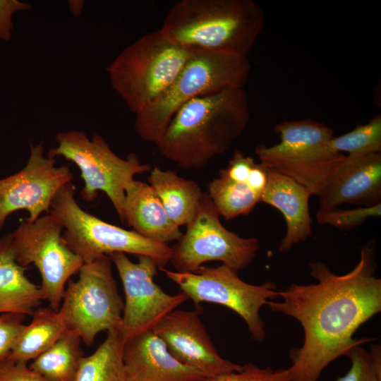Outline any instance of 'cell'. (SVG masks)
Here are the masks:
<instances>
[{"label": "cell", "instance_id": "cell-1", "mask_svg": "<svg viewBox=\"0 0 381 381\" xmlns=\"http://www.w3.org/2000/svg\"><path fill=\"white\" fill-rule=\"evenodd\" d=\"M375 258V241L371 240L361 248L358 262L346 274H336L320 261L310 262L316 283L292 284L277 291L282 301H267L272 311L294 318L303 329L302 346L289 351L291 381H318L336 358L356 345L374 340L353 339V334L381 311Z\"/></svg>", "mask_w": 381, "mask_h": 381}, {"label": "cell", "instance_id": "cell-2", "mask_svg": "<svg viewBox=\"0 0 381 381\" xmlns=\"http://www.w3.org/2000/svg\"><path fill=\"white\" fill-rule=\"evenodd\" d=\"M250 117L244 88L198 97L177 110L156 145L164 157L182 168L200 169L232 145Z\"/></svg>", "mask_w": 381, "mask_h": 381}, {"label": "cell", "instance_id": "cell-3", "mask_svg": "<svg viewBox=\"0 0 381 381\" xmlns=\"http://www.w3.org/2000/svg\"><path fill=\"white\" fill-rule=\"evenodd\" d=\"M264 22V11L253 0H180L159 31L190 52L247 57Z\"/></svg>", "mask_w": 381, "mask_h": 381}, {"label": "cell", "instance_id": "cell-4", "mask_svg": "<svg viewBox=\"0 0 381 381\" xmlns=\"http://www.w3.org/2000/svg\"><path fill=\"white\" fill-rule=\"evenodd\" d=\"M250 72L247 57L193 52L167 90L135 115L136 133L143 140L157 144L184 104L223 90L244 88Z\"/></svg>", "mask_w": 381, "mask_h": 381}, {"label": "cell", "instance_id": "cell-5", "mask_svg": "<svg viewBox=\"0 0 381 381\" xmlns=\"http://www.w3.org/2000/svg\"><path fill=\"white\" fill-rule=\"evenodd\" d=\"M193 53L167 40L159 30L148 32L107 66L109 83L136 115L167 90Z\"/></svg>", "mask_w": 381, "mask_h": 381}, {"label": "cell", "instance_id": "cell-6", "mask_svg": "<svg viewBox=\"0 0 381 381\" xmlns=\"http://www.w3.org/2000/svg\"><path fill=\"white\" fill-rule=\"evenodd\" d=\"M278 144L259 145L255 152L267 169L284 175L319 197L346 155L332 150L334 131L310 119L284 121L274 127Z\"/></svg>", "mask_w": 381, "mask_h": 381}, {"label": "cell", "instance_id": "cell-7", "mask_svg": "<svg viewBox=\"0 0 381 381\" xmlns=\"http://www.w3.org/2000/svg\"><path fill=\"white\" fill-rule=\"evenodd\" d=\"M72 182L62 186L54 196L52 214L62 225L63 237L84 263L114 253L144 255L155 261L159 268L170 262L171 248L107 223L83 210L75 198Z\"/></svg>", "mask_w": 381, "mask_h": 381}, {"label": "cell", "instance_id": "cell-8", "mask_svg": "<svg viewBox=\"0 0 381 381\" xmlns=\"http://www.w3.org/2000/svg\"><path fill=\"white\" fill-rule=\"evenodd\" d=\"M55 141L57 146L49 151L48 157H63L78 167L85 184L82 198L93 202L98 191L104 192L123 222L126 190L136 174L150 171V166L133 155L127 159L119 157L98 134L89 138L84 132L71 130L58 133Z\"/></svg>", "mask_w": 381, "mask_h": 381}, {"label": "cell", "instance_id": "cell-9", "mask_svg": "<svg viewBox=\"0 0 381 381\" xmlns=\"http://www.w3.org/2000/svg\"><path fill=\"white\" fill-rule=\"evenodd\" d=\"M111 264L108 255L84 263L78 279L67 282L59 309L66 329L87 346L101 332L120 331L121 327L124 301Z\"/></svg>", "mask_w": 381, "mask_h": 381}, {"label": "cell", "instance_id": "cell-10", "mask_svg": "<svg viewBox=\"0 0 381 381\" xmlns=\"http://www.w3.org/2000/svg\"><path fill=\"white\" fill-rule=\"evenodd\" d=\"M159 270L179 286L195 307L202 302L226 306L243 318L253 340L262 341L265 338L260 310L267 301L278 297L273 282L260 285L247 283L239 277L238 271L224 264L216 267L202 265L195 272Z\"/></svg>", "mask_w": 381, "mask_h": 381}, {"label": "cell", "instance_id": "cell-11", "mask_svg": "<svg viewBox=\"0 0 381 381\" xmlns=\"http://www.w3.org/2000/svg\"><path fill=\"white\" fill-rule=\"evenodd\" d=\"M63 230L60 222L49 213L32 222L20 219L18 227L10 233L17 262L25 267L30 265L37 267L44 298L56 311L66 284L84 264L65 241Z\"/></svg>", "mask_w": 381, "mask_h": 381}, {"label": "cell", "instance_id": "cell-12", "mask_svg": "<svg viewBox=\"0 0 381 381\" xmlns=\"http://www.w3.org/2000/svg\"><path fill=\"white\" fill-rule=\"evenodd\" d=\"M207 192L184 234L171 248L175 271L195 272L203 263L221 261L238 272L255 258L260 246L256 238H243L226 229Z\"/></svg>", "mask_w": 381, "mask_h": 381}, {"label": "cell", "instance_id": "cell-13", "mask_svg": "<svg viewBox=\"0 0 381 381\" xmlns=\"http://www.w3.org/2000/svg\"><path fill=\"white\" fill-rule=\"evenodd\" d=\"M108 256L116 268L124 290L120 329L124 341L153 330L167 315L188 300L181 291L170 295L155 283L158 266L150 257L138 255V262H133L123 253Z\"/></svg>", "mask_w": 381, "mask_h": 381}, {"label": "cell", "instance_id": "cell-14", "mask_svg": "<svg viewBox=\"0 0 381 381\" xmlns=\"http://www.w3.org/2000/svg\"><path fill=\"white\" fill-rule=\"evenodd\" d=\"M73 175L68 166L56 165V159L44 155L42 144L30 145L26 164L18 172L0 179V230L12 213L24 210L32 222L43 212L50 213L52 200Z\"/></svg>", "mask_w": 381, "mask_h": 381}, {"label": "cell", "instance_id": "cell-15", "mask_svg": "<svg viewBox=\"0 0 381 381\" xmlns=\"http://www.w3.org/2000/svg\"><path fill=\"white\" fill-rule=\"evenodd\" d=\"M179 362L201 372L206 378L238 372L243 365L222 358L212 343L198 310L176 309L152 330Z\"/></svg>", "mask_w": 381, "mask_h": 381}, {"label": "cell", "instance_id": "cell-16", "mask_svg": "<svg viewBox=\"0 0 381 381\" xmlns=\"http://www.w3.org/2000/svg\"><path fill=\"white\" fill-rule=\"evenodd\" d=\"M268 181V169L240 151L208 185L207 192L220 216L233 219L250 213L260 202Z\"/></svg>", "mask_w": 381, "mask_h": 381}, {"label": "cell", "instance_id": "cell-17", "mask_svg": "<svg viewBox=\"0 0 381 381\" xmlns=\"http://www.w3.org/2000/svg\"><path fill=\"white\" fill-rule=\"evenodd\" d=\"M320 208L381 203V152L346 156L319 195Z\"/></svg>", "mask_w": 381, "mask_h": 381}, {"label": "cell", "instance_id": "cell-18", "mask_svg": "<svg viewBox=\"0 0 381 381\" xmlns=\"http://www.w3.org/2000/svg\"><path fill=\"white\" fill-rule=\"evenodd\" d=\"M123 362L126 381H202L198 370L176 360L152 330L124 341Z\"/></svg>", "mask_w": 381, "mask_h": 381}, {"label": "cell", "instance_id": "cell-19", "mask_svg": "<svg viewBox=\"0 0 381 381\" xmlns=\"http://www.w3.org/2000/svg\"><path fill=\"white\" fill-rule=\"evenodd\" d=\"M311 195L305 186L268 169L267 184L260 202L279 210L286 221V231L279 243V252H287L294 245L311 236L313 220L308 206Z\"/></svg>", "mask_w": 381, "mask_h": 381}, {"label": "cell", "instance_id": "cell-20", "mask_svg": "<svg viewBox=\"0 0 381 381\" xmlns=\"http://www.w3.org/2000/svg\"><path fill=\"white\" fill-rule=\"evenodd\" d=\"M124 222L142 236L167 245L183 235L150 185L139 181L126 190Z\"/></svg>", "mask_w": 381, "mask_h": 381}, {"label": "cell", "instance_id": "cell-21", "mask_svg": "<svg viewBox=\"0 0 381 381\" xmlns=\"http://www.w3.org/2000/svg\"><path fill=\"white\" fill-rule=\"evenodd\" d=\"M15 258L11 234L0 236V314L32 315L44 301L40 286L26 276Z\"/></svg>", "mask_w": 381, "mask_h": 381}, {"label": "cell", "instance_id": "cell-22", "mask_svg": "<svg viewBox=\"0 0 381 381\" xmlns=\"http://www.w3.org/2000/svg\"><path fill=\"white\" fill-rule=\"evenodd\" d=\"M147 180L176 225H187L193 219L203 194L196 182L157 166L150 170Z\"/></svg>", "mask_w": 381, "mask_h": 381}, {"label": "cell", "instance_id": "cell-23", "mask_svg": "<svg viewBox=\"0 0 381 381\" xmlns=\"http://www.w3.org/2000/svg\"><path fill=\"white\" fill-rule=\"evenodd\" d=\"M59 312L51 307L37 308L32 320L18 336L7 361L28 363L52 346L66 330Z\"/></svg>", "mask_w": 381, "mask_h": 381}, {"label": "cell", "instance_id": "cell-24", "mask_svg": "<svg viewBox=\"0 0 381 381\" xmlns=\"http://www.w3.org/2000/svg\"><path fill=\"white\" fill-rule=\"evenodd\" d=\"M81 341L75 333L66 329L30 367L49 381H75L84 356Z\"/></svg>", "mask_w": 381, "mask_h": 381}, {"label": "cell", "instance_id": "cell-25", "mask_svg": "<svg viewBox=\"0 0 381 381\" xmlns=\"http://www.w3.org/2000/svg\"><path fill=\"white\" fill-rule=\"evenodd\" d=\"M123 344L119 330L108 332L95 352L81 359L75 381H126Z\"/></svg>", "mask_w": 381, "mask_h": 381}, {"label": "cell", "instance_id": "cell-26", "mask_svg": "<svg viewBox=\"0 0 381 381\" xmlns=\"http://www.w3.org/2000/svg\"><path fill=\"white\" fill-rule=\"evenodd\" d=\"M332 151L347 156H362L381 152V116L376 115L364 125L329 141Z\"/></svg>", "mask_w": 381, "mask_h": 381}, {"label": "cell", "instance_id": "cell-27", "mask_svg": "<svg viewBox=\"0 0 381 381\" xmlns=\"http://www.w3.org/2000/svg\"><path fill=\"white\" fill-rule=\"evenodd\" d=\"M345 356L351 361L350 369L336 381H381L380 344H371L369 350L358 344Z\"/></svg>", "mask_w": 381, "mask_h": 381}, {"label": "cell", "instance_id": "cell-28", "mask_svg": "<svg viewBox=\"0 0 381 381\" xmlns=\"http://www.w3.org/2000/svg\"><path fill=\"white\" fill-rule=\"evenodd\" d=\"M381 214V203L370 207L342 210L338 207L319 208L316 219L320 224H327L342 230L353 229L363 224L370 217Z\"/></svg>", "mask_w": 381, "mask_h": 381}, {"label": "cell", "instance_id": "cell-29", "mask_svg": "<svg viewBox=\"0 0 381 381\" xmlns=\"http://www.w3.org/2000/svg\"><path fill=\"white\" fill-rule=\"evenodd\" d=\"M202 381H291L289 368L274 370L270 366L260 368L253 363L243 365L241 370L222 374Z\"/></svg>", "mask_w": 381, "mask_h": 381}, {"label": "cell", "instance_id": "cell-30", "mask_svg": "<svg viewBox=\"0 0 381 381\" xmlns=\"http://www.w3.org/2000/svg\"><path fill=\"white\" fill-rule=\"evenodd\" d=\"M25 315L6 313L0 314V363L6 361L25 327Z\"/></svg>", "mask_w": 381, "mask_h": 381}, {"label": "cell", "instance_id": "cell-31", "mask_svg": "<svg viewBox=\"0 0 381 381\" xmlns=\"http://www.w3.org/2000/svg\"><path fill=\"white\" fill-rule=\"evenodd\" d=\"M0 381H49L28 363L5 361L0 363Z\"/></svg>", "mask_w": 381, "mask_h": 381}, {"label": "cell", "instance_id": "cell-32", "mask_svg": "<svg viewBox=\"0 0 381 381\" xmlns=\"http://www.w3.org/2000/svg\"><path fill=\"white\" fill-rule=\"evenodd\" d=\"M32 9V5L18 0H0V40L8 42L13 29L12 16L16 11Z\"/></svg>", "mask_w": 381, "mask_h": 381}]
</instances>
